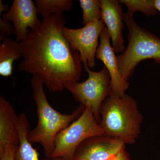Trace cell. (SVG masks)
<instances>
[{
  "label": "cell",
  "mask_w": 160,
  "mask_h": 160,
  "mask_svg": "<svg viewBox=\"0 0 160 160\" xmlns=\"http://www.w3.org/2000/svg\"><path fill=\"white\" fill-rule=\"evenodd\" d=\"M66 23L63 13L51 15L20 42L23 60L19 70L39 76L52 92L62 91L67 83L79 82L82 72L79 53L63 35Z\"/></svg>",
  "instance_id": "6da1fadb"
},
{
  "label": "cell",
  "mask_w": 160,
  "mask_h": 160,
  "mask_svg": "<svg viewBox=\"0 0 160 160\" xmlns=\"http://www.w3.org/2000/svg\"><path fill=\"white\" fill-rule=\"evenodd\" d=\"M33 100L37 107V125L30 130L27 138L31 144L42 145L46 158L54 151L55 141L60 132L68 127L82 114L85 107L80 105L69 114H62L52 107L47 99L42 78L33 75L30 80Z\"/></svg>",
  "instance_id": "7a4b0ae2"
},
{
  "label": "cell",
  "mask_w": 160,
  "mask_h": 160,
  "mask_svg": "<svg viewBox=\"0 0 160 160\" xmlns=\"http://www.w3.org/2000/svg\"><path fill=\"white\" fill-rule=\"evenodd\" d=\"M99 125L104 135L125 145L135 143L140 135L143 117L136 100L129 95L119 96L111 91L100 111Z\"/></svg>",
  "instance_id": "3957f363"
},
{
  "label": "cell",
  "mask_w": 160,
  "mask_h": 160,
  "mask_svg": "<svg viewBox=\"0 0 160 160\" xmlns=\"http://www.w3.org/2000/svg\"><path fill=\"white\" fill-rule=\"evenodd\" d=\"M123 19L128 29V45L117 58L120 72L128 82L142 61L152 59L160 64V38L138 26L133 16L123 12Z\"/></svg>",
  "instance_id": "277c9868"
},
{
  "label": "cell",
  "mask_w": 160,
  "mask_h": 160,
  "mask_svg": "<svg viewBox=\"0 0 160 160\" xmlns=\"http://www.w3.org/2000/svg\"><path fill=\"white\" fill-rule=\"evenodd\" d=\"M84 68L88 78L82 82L67 83L65 88L80 105L89 108L99 123L100 108L111 91L110 75L104 66L99 72L90 70L87 64H84Z\"/></svg>",
  "instance_id": "5b68a950"
},
{
  "label": "cell",
  "mask_w": 160,
  "mask_h": 160,
  "mask_svg": "<svg viewBox=\"0 0 160 160\" xmlns=\"http://www.w3.org/2000/svg\"><path fill=\"white\" fill-rule=\"evenodd\" d=\"M99 123L88 107L77 119L60 132L55 141L54 151L50 158H62L73 160L76 150L85 140L91 137L104 135Z\"/></svg>",
  "instance_id": "8992f818"
},
{
  "label": "cell",
  "mask_w": 160,
  "mask_h": 160,
  "mask_svg": "<svg viewBox=\"0 0 160 160\" xmlns=\"http://www.w3.org/2000/svg\"><path fill=\"white\" fill-rule=\"evenodd\" d=\"M105 25L102 20L95 21L84 26L82 28L71 29L62 27L63 35L72 47L78 52L82 63L89 68L96 65V53L98 47V39Z\"/></svg>",
  "instance_id": "52a82bcc"
},
{
  "label": "cell",
  "mask_w": 160,
  "mask_h": 160,
  "mask_svg": "<svg viewBox=\"0 0 160 160\" xmlns=\"http://www.w3.org/2000/svg\"><path fill=\"white\" fill-rule=\"evenodd\" d=\"M35 4L32 0H14L9 10L2 14V18L7 22H12L15 40L23 41L31 31L41 26Z\"/></svg>",
  "instance_id": "ba28073f"
},
{
  "label": "cell",
  "mask_w": 160,
  "mask_h": 160,
  "mask_svg": "<svg viewBox=\"0 0 160 160\" xmlns=\"http://www.w3.org/2000/svg\"><path fill=\"white\" fill-rule=\"evenodd\" d=\"M124 148L125 144L118 139L105 135L93 137L78 146L73 160H114Z\"/></svg>",
  "instance_id": "9c48e42d"
},
{
  "label": "cell",
  "mask_w": 160,
  "mask_h": 160,
  "mask_svg": "<svg viewBox=\"0 0 160 160\" xmlns=\"http://www.w3.org/2000/svg\"><path fill=\"white\" fill-rule=\"evenodd\" d=\"M110 38L106 26L100 34V43L96 53V58L104 63L111 79V91L122 96L129 88V83L126 82L119 69L117 56L110 44Z\"/></svg>",
  "instance_id": "30bf717a"
},
{
  "label": "cell",
  "mask_w": 160,
  "mask_h": 160,
  "mask_svg": "<svg viewBox=\"0 0 160 160\" xmlns=\"http://www.w3.org/2000/svg\"><path fill=\"white\" fill-rule=\"evenodd\" d=\"M101 20L106 25L115 53H122L126 47L122 33L124 28L122 4L118 0H100Z\"/></svg>",
  "instance_id": "8fae6325"
},
{
  "label": "cell",
  "mask_w": 160,
  "mask_h": 160,
  "mask_svg": "<svg viewBox=\"0 0 160 160\" xmlns=\"http://www.w3.org/2000/svg\"><path fill=\"white\" fill-rule=\"evenodd\" d=\"M18 117L10 102L0 96V149L8 145L18 146Z\"/></svg>",
  "instance_id": "7c38bea8"
},
{
  "label": "cell",
  "mask_w": 160,
  "mask_h": 160,
  "mask_svg": "<svg viewBox=\"0 0 160 160\" xmlns=\"http://www.w3.org/2000/svg\"><path fill=\"white\" fill-rule=\"evenodd\" d=\"M17 127L20 142L15 153L14 160H39L38 152L27 138L30 131V126L27 116L24 113L18 117Z\"/></svg>",
  "instance_id": "4fadbf2b"
},
{
  "label": "cell",
  "mask_w": 160,
  "mask_h": 160,
  "mask_svg": "<svg viewBox=\"0 0 160 160\" xmlns=\"http://www.w3.org/2000/svg\"><path fill=\"white\" fill-rule=\"evenodd\" d=\"M22 57L21 43L7 38L0 45V75L8 77L12 74L13 64Z\"/></svg>",
  "instance_id": "5bb4252c"
},
{
  "label": "cell",
  "mask_w": 160,
  "mask_h": 160,
  "mask_svg": "<svg viewBox=\"0 0 160 160\" xmlns=\"http://www.w3.org/2000/svg\"><path fill=\"white\" fill-rule=\"evenodd\" d=\"M35 4L38 13L43 18L69 11L73 6L72 0H37Z\"/></svg>",
  "instance_id": "9a60e30c"
},
{
  "label": "cell",
  "mask_w": 160,
  "mask_h": 160,
  "mask_svg": "<svg viewBox=\"0 0 160 160\" xmlns=\"http://www.w3.org/2000/svg\"><path fill=\"white\" fill-rule=\"evenodd\" d=\"M120 2L127 7V13L133 16L136 12H142L147 17L156 15L154 0H120Z\"/></svg>",
  "instance_id": "2e32d148"
},
{
  "label": "cell",
  "mask_w": 160,
  "mask_h": 160,
  "mask_svg": "<svg viewBox=\"0 0 160 160\" xmlns=\"http://www.w3.org/2000/svg\"><path fill=\"white\" fill-rule=\"evenodd\" d=\"M80 6L83 12L82 22L84 26L101 20L102 10L99 0H80Z\"/></svg>",
  "instance_id": "e0dca14e"
},
{
  "label": "cell",
  "mask_w": 160,
  "mask_h": 160,
  "mask_svg": "<svg viewBox=\"0 0 160 160\" xmlns=\"http://www.w3.org/2000/svg\"><path fill=\"white\" fill-rule=\"evenodd\" d=\"M14 33L13 27L11 26L9 22H6L2 18H0V41L2 42L5 39Z\"/></svg>",
  "instance_id": "ac0fdd59"
},
{
  "label": "cell",
  "mask_w": 160,
  "mask_h": 160,
  "mask_svg": "<svg viewBox=\"0 0 160 160\" xmlns=\"http://www.w3.org/2000/svg\"><path fill=\"white\" fill-rule=\"evenodd\" d=\"M18 146L8 145L4 149H0V160H14Z\"/></svg>",
  "instance_id": "d6986e66"
},
{
  "label": "cell",
  "mask_w": 160,
  "mask_h": 160,
  "mask_svg": "<svg viewBox=\"0 0 160 160\" xmlns=\"http://www.w3.org/2000/svg\"><path fill=\"white\" fill-rule=\"evenodd\" d=\"M114 160H130L129 155L125 150V148L120 151Z\"/></svg>",
  "instance_id": "ffe728a7"
},
{
  "label": "cell",
  "mask_w": 160,
  "mask_h": 160,
  "mask_svg": "<svg viewBox=\"0 0 160 160\" xmlns=\"http://www.w3.org/2000/svg\"><path fill=\"white\" fill-rule=\"evenodd\" d=\"M9 6L8 5L3 4L2 1H0V13L2 14L4 12L8 11L9 10Z\"/></svg>",
  "instance_id": "44dd1931"
},
{
  "label": "cell",
  "mask_w": 160,
  "mask_h": 160,
  "mask_svg": "<svg viewBox=\"0 0 160 160\" xmlns=\"http://www.w3.org/2000/svg\"><path fill=\"white\" fill-rule=\"evenodd\" d=\"M156 9L160 12V0H154Z\"/></svg>",
  "instance_id": "7402d4cb"
},
{
  "label": "cell",
  "mask_w": 160,
  "mask_h": 160,
  "mask_svg": "<svg viewBox=\"0 0 160 160\" xmlns=\"http://www.w3.org/2000/svg\"><path fill=\"white\" fill-rule=\"evenodd\" d=\"M43 160H66L65 159L62 158H46L45 159H43Z\"/></svg>",
  "instance_id": "603a6c76"
}]
</instances>
